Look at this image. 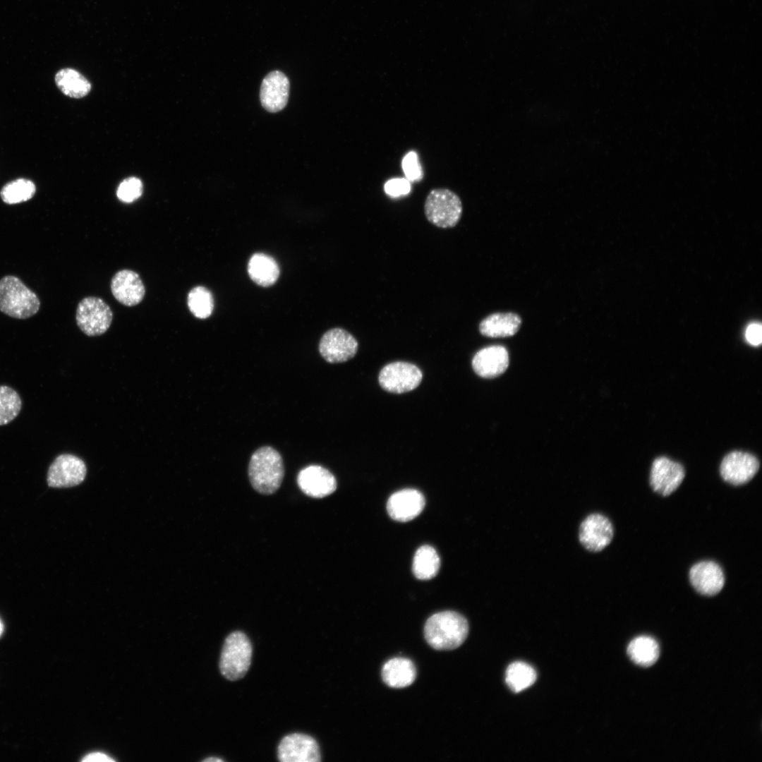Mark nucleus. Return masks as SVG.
<instances>
[{"label": "nucleus", "mask_w": 762, "mask_h": 762, "mask_svg": "<svg viewBox=\"0 0 762 762\" xmlns=\"http://www.w3.org/2000/svg\"><path fill=\"white\" fill-rule=\"evenodd\" d=\"M466 619L454 611H443L430 617L424 627L425 639L433 648L440 651L454 649L467 637Z\"/></svg>", "instance_id": "1"}, {"label": "nucleus", "mask_w": 762, "mask_h": 762, "mask_svg": "<svg viewBox=\"0 0 762 762\" xmlns=\"http://www.w3.org/2000/svg\"><path fill=\"white\" fill-rule=\"evenodd\" d=\"M284 475L280 454L268 446L258 449L251 456L248 465L250 483L258 492L271 495L280 487Z\"/></svg>", "instance_id": "2"}, {"label": "nucleus", "mask_w": 762, "mask_h": 762, "mask_svg": "<svg viewBox=\"0 0 762 762\" xmlns=\"http://www.w3.org/2000/svg\"><path fill=\"white\" fill-rule=\"evenodd\" d=\"M40 302L37 296L15 276L0 280V310L10 317L26 319L36 314Z\"/></svg>", "instance_id": "3"}, {"label": "nucleus", "mask_w": 762, "mask_h": 762, "mask_svg": "<svg viewBox=\"0 0 762 762\" xmlns=\"http://www.w3.org/2000/svg\"><path fill=\"white\" fill-rule=\"evenodd\" d=\"M252 653L251 642L243 632L236 631L229 634L220 655L222 675L231 681L243 677L250 667Z\"/></svg>", "instance_id": "4"}, {"label": "nucleus", "mask_w": 762, "mask_h": 762, "mask_svg": "<svg viewBox=\"0 0 762 762\" xmlns=\"http://www.w3.org/2000/svg\"><path fill=\"white\" fill-rule=\"evenodd\" d=\"M463 207L459 197L448 188H435L428 194L424 212L429 222L437 227L455 226L460 220Z\"/></svg>", "instance_id": "5"}, {"label": "nucleus", "mask_w": 762, "mask_h": 762, "mask_svg": "<svg viewBox=\"0 0 762 762\" xmlns=\"http://www.w3.org/2000/svg\"><path fill=\"white\" fill-rule=\"evenodd\" d=\"M75 319L78 326L86 335L99 336L109 328L113 313L102 298L88 296L78 303Z\"/></svg>", "instance_id": "6"}, {"label": "nucleus", "mask_w": 762, "mask_h": 762, "mask_svg": "<svg viewBox=\"0 0 762 762\" xmlns=\"http://www.w3.org/2000/svg\"><path fill=\"white\" fill-rule=\"evenodd\" d=\"M423 378L421 370L406 362H394L380 370L378 380L381 387L391 393L401 394L416 388Z\"/></svg>", "instance_id": "7"}, {"label": "nucleus", "mask_w": 762, "mask_h": 762, "mask_svg": "<svg viewBox=\"0 0 762 762\" xmlns=\"http://www.w3.org/2000/svg\"><path fill=\"white\" fill-rule=\"evenodd\" d=\"M87 468L85 462L71 454L56 457L47 472V483L52 488H70L80 484L85 479Z\"/></svg>", "instance_id": "8"}, {"label": "nucleus", "mask_w": 762, "mask_h": 762, "mask_svg": "<svg viewBox=\"0 0 762 762\" xmlns=\"http://www.w3.org/2000/svg\"><path fill=\"white\" fill-rule=\"evenodd\" d=\"M277 757L282 762H319L321 754L317 741L303 733H291L284 737L277 747Z\"/></svg>", "instance_id": "9"}, {"label": "nucleus", "mask_w": 762, "mask_h": 762, "mask_svg": "<svg viewBox=\"0 0 762 762\" xmlns=\"http://www.w3.org/2000/svg\"><path fill=\"white\" fill-rule=\"evenodd\" d=\"M357 350L358 342L355 337L341 328L326 332L319 344L321 356L330 363L346 362L356 355Z\"/></svg>", "instance_id": "10"}, {"label": "nucleus", "mask_w": 762, "mask_h": 762, "mask_svg": "<svg viewBox=\"0 0 762 762\" xmlns=\"http://www.w3.org/2000/svg\"><path fill=\"white\" fill-rule=\"evenodd\" d=\"M760 464L753 454L733 451L727 454L720 466L722 479L732 485H741L749 482L756 474Z\"/></svg>", "instance_id": "11"}, {"label": "nucleus", "mask_w": 762, "mask_h": 762, "mask_svg": "<svg viewBox=\"0 0 762 762\" xmlns=\"http://www.w3.org/2000/svg\"><path fill=\"white\" fill-rule=\"evenodd\" d=\"M685 471L682 464L665 456L656 458L651 466L650 485L653 491L666 497L682 484Z\"/></svg>", "instance_id": "12"}, {"label": "nucleus", "mask_w": 762, "mask_h": 762, "mask_svg": "<svg viewBox=\"0 0 762 762\" xmlns=\"http://www.w3.org/2000/svg\"><path fill=\"white\" fill-rule=\"evenodd\" d=\"M614 536L612 523L601 514H592L581 523L579 538L581 545L590 552H599L606 548Z\"/></svg>", "instance_id": "13"}, {"label": "nucleus", "mask_w": 762, "mask_h": 762, "mask_svg": "<svg viewBox=\"0 0 762 762\" xmlns=\"http://www.w3.org/2000/svg\"><path fill=\"white\" fill-rule=\"evenodd\" d=\"M689 579L694 590L706 596H713L720 593L725 582L722 567L711 560L694 564L689 569Z\"/></svg>", "instance_id": "14"}, {"label": "nucleus", "mask_w": 762, "mask_h": 762, "mask_svg": "<svg viewBox=\"0 0 762 762\" xmlns=\"http://www.w3.org/2000/svg\"><path fill=\"white\" fill-rule=\"evenodd\" d=\"M297 483L304 494L313 498H322L331 495L337 485L334 475L319 465L303 468L298 474Z\"/></svg>", "instance_id": "15"}, {"label": "nucleus", "mask_w": 762, "mask_h": 762, "mask_svg": "<svg viewBox=\"0 0 762 762\" xmlns=\"http://www.w3.org/2000/svg\"><path fill=\"white\" fill-rule=\"evenodd\" d=\"M111 291L114 298L126 306L138 305L145 294V285L140 277L130 270H120L113 276Z\"/></svg>", "instance_id": "16"}, {"label": "nucleus", "mask_w": 762, "mask_h": 762, "mask_svg": "<svg viewBox=\"0 0 762 762\" xmlns=\"http://www.w3.org/2000/svg\"><path fill=\"white\" fill-rule=\"evenodd\" d=\"M289 92L288 78L281 71H272L265 77L261 84L260 98L262 106L270 112L279 111L287 104Z\"/></svg>", "instance_id": "17"}, {"label": "nucleus", "mask_w": 762, "mask_h": 762, "mask_svg": "<svg viewBox=\"0 0 762 762\" xmlns=\"http://www.w3.org/2000/svg\"><path fill=\"white\" fill-rule=\"evenodd\" d=\"M424 507V496L415 489L399 490L389 497L387 503L390 517L401 522L413 519L421 514Z\"/></svg>", "instance_id": "18"}, {"label": "nucleus", "mask_w": 762, "mask_h": 762, "mask_svg": "<svg viewBox=\"0 0 762 762\" xmlns=\"http://www.w3.org/2000/svg\"><path fill=\"white\" fill-rule=\"evenodd\" d=\"M509 365L508 351L502 346H490L478 351L472 360L475 373L484 378L502 375Z\"/></svg>", "instance_id": "19"}, {"label": "nucleus", "mask_w": 762, "mask_h": 762, "mask_svg": "<svg viewBox=\"0 0 762 762\" xmlns=\"http://www.w3.org/2000/svg\"><path fill=\"white\" fill-rule=\"evenodd\" d=\"M521 324V318L514 313H496L484 318L479 325L480 334L487 337L500 338L514 335Z\"/></svg>", "instance_id": "20"}, {"label": "nucleus", "mask_w": 762, "mask_h": 762, "mask_svg": "<svg viewBox=\"0 0 762 762\" xmlns=\"http://www.w3.org/2000/svg\"><path fill=\"white\" fill-rule=\"evenodd\" d=\"M384 682L392 688H404L411 685L416 677L413 663L405 658H394L385 663L382 669Z\"/></svg>", "instance_id": "21"}, {"label": "nucleus", "mask_w": 762, "mask_h": 762, "mask_svg": "<svg viewBox=\"0 0 762 762\" xmlns=\"http://www.w3.org/2000/svg\"><path fill=\"white\" fill-rule=\"evenodd\" d=\"M251 279L262 286L274 284L279 275V268L272 257L264 253H255L251 256L248 265Z\"/></svg>", "instance_id": "22"}, {"label": "nucleus", "mask_w": 762, "mask_h": 762, "mask_svg": "<svg viewBox=\"0 0 762 762\" xmlns=\"http://www.w3.org/2000/svg\"><path fill=\"white\" fill-rule=\"evenodd\" d=\"M54 80L60 91L71 98H82L91 90V84L88 80L79 71L71 68L60 69L56 72Z\"/></svg>", "instance_id": "23"}, {"label": "nucleus", "mask_w": 762, "mask_h": 762, "mask_svg": "<svg viewBox=\"0 0 762 762\" xmlns=\"http://www.w3.org/2000/svg\"><path fill=\"white\" fill-rule=\"evenodd\" d=\"M627 653L631 660L642 667L653 665L658 659L660 648L658 642L652 637L641 636L633 639L627 647Z\"/></svg>", "instance_id": "24"}, {"label": "nucleus", "mask_w": 762, "mask_h": 762, "mask_svg": "<svg viewBox=\"0 0 762 762\" xmlns=\"http://www.w3.org/2000/svg\"><path fill=\"white\" fill-rule=\"evenodd\" d=\"M440 565L439 555L430 545H423L416 552L413 560V572L421 580H428L436 576Z\"/></svg>", "instance_id": "25"}, {"label": "nucleus", "mask_w": 762, "mask_h": 762, "mask_svg": "<svg viewBox=\"0 0 762 762\" xmlns=\"http://www.w3.org/2000/svg\"><path fill=\"white\" fill-rule=\"evenodd\" d=\"M536 677V670L531 665L518 661L508 666L505 680L510 689L518 693L531 687Z\"/></svg>", "instance_id": "26"}, {"label": "nucleus", "mask_w": 762, "mask_h": 762, "mask_svg": "<svg viewBox=\"0 0 762 762\" xmlns=\"http://www.w3.org/2000/svg\"><path fill=\"white\" fill-rule=\"evenodd\" d=\"M35 191L36 186L33 181L19 178L6 183L1 189L0 196L5 203L13 205L30 200Z\"/></svg>", "instance_id": "27"}, {"label": "nucleus", "mask_w": 762, "mask_h": 762, "mask_svg": "<svg viewBox=\"0 0 762 762\" xmlns=\"http://www.w3.org/2000/svg\"><path fill=\"white\" fill-rule=\"evenodd\" d=\"M188 307L195 317L205 319L210 316L214 308L211 292L204 286L193 288L188 294Z\"/></svg>", "instance_id": "28"}, {"label": "nucleus", "mask_w": 762, "mask_h": 762, "mask_svg": "<svg viewBox=\"0 0 762 762\" xmlns=\"http://www.w3.org/2000/svg\"><path fill=\"white\" fill-rule=\"evenodd\" d=\"M22 401L18 393L13 388L0 386V425L11 422L19 414Z\"/></svg>", "instance_id": "29"}, {"label": "nucleus", "mask_w": 762, "mask_h": 762, "mask_svg": "<svg viewBox=\"0 0 762 762\" xmlns=\"http://www.w3.org/2000/svg\"><path fill=\"white\" fill-rule=\"evenodd\" d=\"M143 193V183L136 177L124 179L119 186L116 195L123 202H132L139 198Z\"/></svg>", "instance_id": "30"}, {"label": "nucleus", "mask_w": 762, "mask_h": 762, "mask_svg": "<svg viewBox=\"0 0 762 762\" xmlns=\"http://www.w3.org/2000/svg\"><path fill=\"white\" fill-rule=\"evenodd\" d=\"M402 168L409 181L419 180L422 176V169L418 156L414 152H409L403 159Z\"/></svg>", "instance_id": "31"}, {"label": "nucleus", "mask_w": 762, "mask_h": 762, "mask_svg": "<svg viewBox=\"0 0 762 762\" xmlns=\"http://www.w3.org/2000/svg\"><path fill=\"white\" fill-rule=\"evenodd\" d=\"M385 192L391 196H399L409 193L411 190L409 181L406 179H393L385 184Z\"/></svg>", "instance_id": "32"}, {"label": "nucleus", "mask_w": 762, "mask_h": 762, "mask_svg": "<svg viewBox=\"0 0 762 762\" xmlns=\"http://www.w3.org/2000/svg\"><path fill=\"white\" fill-rule=\"evenodd\" d=\"M745 338L752 346H759L762 341L761 326L758 323H751L746 329Z\"/></svg>", "instance_id": "33"}, {"label": "nucleus", "mask_w": 762, "mask_h": 762, "mask_svg": "<svg viewBox=\"0 0 762 762\" xmlns=\"http://www.w3.org/2000/svg\"><path fill=\"white\" fill-rule=\"evenodd\" d=\"M82 761L92 762V761H114V760L108 755L102 752H92L85 755Z\"/></svg>", "instance_id": "34"}, {"label": "nucleus", "mask_w": 762, "mask_h": 762, "mask_svg": "<svg viewBox=\"0 0 762 762\" xmlns=\"http://www.w3.org/2000/svg\"><path fill=\"white\" fill-rule=\"evenodd\" d=\"M203 761H205V762H222V761H224V760L222 759V758H217V757L212 756V757L207 758L204 759Z\"/></svg>", "instance_id": "35"}, {"label": "nucleus", "mask_w": 762, "mask_h": 762, "mask_svg": "<svg viewBox=\"0 0 762 762\" xmlns=\"http://www.w3.org/2000/svg\"><path fill=\"white\" fill-rule=\"evenodd\" d=\"M2 631H3V624H2V623H1V622L0 620V636L2 634Z\"/></svg>", "instance_id": "36"}]
</instances>
